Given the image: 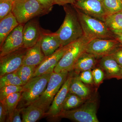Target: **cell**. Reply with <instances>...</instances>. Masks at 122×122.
<instances>
[{"mask_svg": "<svg viewBox=\"0 0 122 122\" xmlns=\"http://www.w3.org/2000/svg\"><path fill=\"white\" fill-rule=\"evenodd\" d=\"M39 23L36 20H31L24 24L23 29V47L29 49L35 45L41 36Z\"/></svg>", "mask_w": 122, "mask_h": 122, "instance_id": "cell-14", "label": "cell"}, {"mask_svg": "<svg viewBox=\"0 0 122 122\" xmlns=\"http://www.w3.org/2000/svg\"><path fill=\"white\" fill-rule=\"evenodd\" d=\"M78 0H75V1H78Z\"/></svg>", "mask_w": 122, "mask_h": 122, "instance_id": "cell-40", "label": "cell"}, {"mask_svg": "<svg viewBox=\"0 0 122 122\" xmlns=\"http://www.w3.org/2000/svg\"><path fill=\"white\" fill-rule=\"evenodd\" d=\"M120 66H122V46H120L111 55Z\"/></svg>", "mask_w": 122, "mask_h": 122, "instance_id": "cell-34", "label": "cell"}, {"mask_svg": "<svg viewBox=\"0 0 122 122\" xmlns=\"http://www.w3.org/2000/svg\"><path fill=\"white\" fill-rule=\"evenodd\" d=\"M37 67L23 65L16 71L24 85L32 78Z\"/></svg>", "mask_w": 122, "mask_h": 122, "instance_id": "cell-26", "label": "cell"}, {"mask_svg": "<svg viewBox=\"0 0 122 122\" xmlns=\"http://www.w3.org/2000/svg\"><path fill=\"white\" fill-rule=\"evenodd\" d=\"M90 41L83 35L70 44L68 50L55 68L54 72L59 73L73 71L76 61L80 56L86 52L87 44Z\"/></svg>", "mask_w": 122, "mask_h": 122, "instance_id": "cell-4", "label": "cell"}, {"mask_svg": "<svg viewBox=\"0 0 122 122\" xmlns=\"http://www.w3.org/2000/svg\"><path fill=\"white\" fill-rule=\"evenodd\" d=\"M69 73L53 72L44 93L31 105L40 107L46 112L48 111L55 97L66 80Z\"/></svg>", "mask_w": 122, "mask_h": 122, "instance_id": "cell-6", "label": "cell"}, {"mask_svg": "<svg viewBox=\"0 0 122 122\" xmlns=\"http://www.w3.org/2000/svg\"><path fill=\"white\" fill-rule=\"evenodd\" d=\"M114 37L120 43V45L122 46V33L114 34Z\"/></svg>", "mask_w": 122, "mask_h": 122, "instance_id": "cell-37", "label": "cell"}, {"mask_svg": "<svg viewBox=\"0 0 122 122\" xmlns=\"http://www.w3.org/2000/svg\"><path fill=\"white\" fill-rule=\"evenodd\" d=\"M21 109L17 107L12 113L7 118L6 122H22V119L21 118L20 113Z\"/></svg>", "mask_w": 122, "mask_h": 122, "instance_id": "cell-32", "label": "cell"}, {"mask_svg": "<svg viewBox=\"0 0 122 122\" xmlns=\"http://www.w3.org/2000/svg\"><path fill=\"white\" fill-rule=\"evenodd\" d=\"M121 71H120V76H119V79H122V66H121Z\"/></svg>", "mask_w": 122, "mask_h": 122, "instance_id": "cell-38", "label": "cell"}, {"mask_svg": "<svg viewBox=\"0 0 122 122\" xmlns=\"http://www.w3.org/2000/svg\"><path fill=\"white\" fill-rule=\"evenodd\" d=\"M21 109L22 122H35L45 117V112L34 105H29Z\"/></svg>", "mask_w": 122, "mask_h": 122, "instance_id": "cell-21", "label": "cell"}, {"mask_svg": "<svg viewBox=\"0 0 122 122\" xmlns=\"http://www.w3.org/2000/svg\"><path fill=\"white\" fill-rule=\"evenodd\" d=\"M97 107L96 100L91 98L77 108L62 110L58 118H66L77 122H99Z\"/></svg>", "mask_w": 122, "mask_h": 122, "instance_id": "cell-7", "label": "cell"}, {"mask_svg": "<svg viewBox=\"0 0 122 122\" xmlns=\"http://www.w3.org/2000/svg\"><path fill=\"white\" fill-rule=\"evenodd\" d=\"M41 45L42 51L46 57L53 54L61 47L60 39L56 32L49 33L42 32Z\"/></svg>", "mask_w": 122, "mask_h": 122, "instance_id": "cell-16", "label": "cell"}, {"mask_svg": "<svg viewBox=\"0 0 122 122\" xmlns=\"http://www.w3.org/2000/svg\"><path fill=\"white\" fill-rule=\"evenodd\" d=\"M8 112L5 103L2 101L0 102V122H4L8 116Z\"/></svg>", "mask_w": 122, "mask_h": 122, "instance_id": "cell-33", "label": "cell"}, {"mask_svg": "<svg viewBox=\"0 0 122 122\" xmlns=\"http://www.w3.org/2000/svg\"><path fill=\"white\" fill-rule=\"evenodd\" d=\"M104 71L105 77L110 79L115 78L119 80L121 66L111 55H107L100 58L98 66Z\"/></svg>", "mask_w": 122, "mask_h": 122, "instance_id": "cell-15", "label": "cell"}, {"mask_svg": "<svg viewBox=\"0 0 122 122\" xmlns=\"http://www.w3.org/2000/svg\"><path fill=\"white\" fill-rule=\"evenodd\" d=\"M11 0L13 1H15L16 0Z\"/></svg>", "mask_w": 122, "mask_h": 122, "instance_id": "cell-39", "label": "cell"}, {"mask_svg": "<svg viewBox=\"0 0 122 122\" xmlns=\"http://www.w3.org/2000/svg\"><path fill=\"white\" fill-rule=\"evenodd\" d=\"M74 5L85 14L103 21L107 15L103 0H78Z\"/></svg>", "mask_w": 122, "mask_h": 122, "instance_id": "cell-12", "label": "cell"}, {"mask_svg": "<svg viewBox=\"0 0 122 122\" xmlns=\"http://www.w3.org/2000/svg\"><path fill=\"white\" fill-rule=\"evenodd\" d=\"M52 73L34 77L23 86L24 90L17 108L21 109L31 105L45 91Z\"/></svg>", "mask_w": 122, "mask_h": 122, "instance_id": "cell-3", "label": "cell"}, {"mask_svg": "<svg viewBox=\"0 0 122 122\" xmlns=\"http://www.w3.org/2000/svg\"><path fill=\"white\" fill-rule=\"evenodd\" d=\"M49 12L37 0H16L12 11L18 23L22 24Z\"/></svg>", "mask_w": 122, "mask_h": 122, "instance_id": "cell-5", "label": "cell"}, {"mask_svg": "<svg viewBox=\"0 0 122 122\" xmlns=\"http://www.w3.org/2000/svg\"><path fill=\"white\" fill-rule=\"evenodd\" d=\"M73 5L77 14L83 35L87 39L90 41L96 39H115L114 34L104 21L85 14Z\"/></svg>", "mask_w": 122, "mask_h": 122, "instance_id": "cell-2", "label": "cell"}, {"mask_svg": "<svg viewBox=\"0 0 122 122\" xmlns=\"http://www.w3.org/2000/svg\"><path fill=\"white\" fill-rule=\"evenodd\" d=\"M104 22L114 34L122 33V11L107 15Z\"/></svg>", "mask_w": 122, "mask_h": 122, "instance_id": "cell-22", "label": "cell"}, {"mask_svg": "<svg viewBox=\"0 0 122 122\" xmlns=\"http://www.w3.org/2000/svg\"><path fill=\"white\" fill-rule=\"evenodd\" d=\"M54 4L64 6L66 5H74L75 0H54Z\"/></svg>", "mask_w": 122, "mask_h": 122, "instance_id": "cell-36", "label": "cell"}, {"mask_svg": "<svg viewBox=\"0 0 122 122\" xmlns=\"http://www.w3.org/2000/svg\"><path fill=\"white\" fill-rule=\"evenodd\" d=\"M41 5L50 12L54 5V0H37Z\"/></svg>", "mask_w": 122, "mask_h": 122, "instance_id": "cell-35", "label": "cell"}, {"mask_svg": "<svg viewBox=\"0 0 122 122\" xmlns=\"http://www.w3.org/2000/svg\"><path fill=\"white\" fill-rule=\"evenodd\" d=\"M13 2L11 0H0V20L12 12Z\"/></svg>", "mask_w": 122, "mask_h": 122, "instance_id": "cell-29", "label": "cell"}, {"mask_svg": "<svg viewBox=\"0 0 122 122\" xmlns=\"http://www.w3.org/2000/svg\"><path fill=\"white\" fill-rule=\"evenodd\" d=\"M73 73H69L66 80L55 97L49 110L46 113L45 117L50 120H56L62 111L65 100L68 93L71 82L73 76Z\"/></svg>", "mask_w": 122, "mask_h": 122, "instance_id": "cell-9", "label": "cell"}, {"mask_svg": "<svg viewBox=\"0 0 122 122\" xmlns=\"http://www.w3.org/2000/svg\"><path fill=\"white\" fill-rule=\"evenodd\" d=\"M99 59L94 55L86 52L83 53L75 63L73 71L78 75L81 72L92 70L98 66Z\"/></svg>", "mask_w": 122, "mask_h": 122, "instance_id": "cell-17", "label": "cell"}, {"mask_svg": "<svg viewBox=\"0 0 122 122\" xmlns=\"http://www.w3.org/2000/svg\"><path fill=\"white\" fill-rule=\"evenodd\" d=\"M69 93L74 94L86 101L91 98V89L80 81L77 75L73 76L70 86Z\"/></svg>", "mask_w": 122, "mask_h": 122, "instance_id": "cell-20", "label": "cell"}, {"mask_svg": "<svg viewBox=\"0 0 122 122\" xmlns=\"http://www.w3.org/2000/svg\"><path fill=\"white\" fill-rule=\"evenodd\" d=\"M21 94L22 92L12 94L2 101L5 103L8 112V117L12 114L14 110L17 107L21 97Z\"/></svg>", "mask_w": 122, "mask_h": 122, "instance_id": "cell-25", "label": "cell"}, {"mask_svg": "<svg viewBox=\"0 0 122 122\" xmlns=\"http://www.w3.org/2000/svg\"><path fill=\"white\" fill-rule=\"evenodd\" d=\"M77 76L79 79L85 84L90 85L94 84L92 70L83 71Z\"/></svg>", "mask_w": 122, "mask_h": 122, "instance_id": "cell-31", "label": "cell"}, {"mask_svg": "<svg viewBox=\"0 0 122 122\" xmlns=\"http://www.w3.org/2000/svg\"><path fill=\"white\" fill-rule=\"evenodd\" d=\"M19 24L12 12L0 20V46L8 35Z\"/></svg>", "mask_w": 122, "mask_h": 122, "instance_id": "cell-19", "label": "cell"}, {"mask_svg": "<svg viewBox=\"0 0 122 122\" xmlns=\"http://www.w3.org/2000/svg\"><path fill=\"white\" fill-rule=\"evenodd\" d=\"M92 72L94 84L96 86H99L102 83L105 78V74L104 71L100 67L97 66L92 70Z\"/></svg>", "mask_w": 122, "mask_h": 122, "instance_id": "cell-30", "label": "cell"}, {"mask_svg": "<svg viewBox=\"0 0 122 122\" xmlns=\"http://www.w3.org/2000/svg\"><path fill=\"white\" fill-rule=\"evenodd\" d=\"M24 24H20L5 38L0 49V57L23 47Z\"/></svg>", "mask_w": 122, "mask_h": 122, "instance_id": "cell-11", "label": "cell"}, {"mask_svg": "<svg viewBox=\"0 0 122 122\" xmlns=\"http://www.w3.org/2000/svg\"><path fill=\"white\" fill-rule=\"evenodd\" d=\"M86 101L76 95L69 93L63 103L62 111L68 110L77 108Z\"/></svg>", "mask_w": 122, "mask_h": 122, "instance_id": "cell-23", "label": "cell"}, {"mask_svg": "<svg viewBox=\"0 0 122 122\" xmlns=\"http://www.w3.org/2000/svg\"><path fill=\"white\" fill-rule=\"evenodd\" d=\"M107 15L122 11V0H103Z\"/></svg>", "mask_w": 122, "mask_h": 122, "instance_id": "cell-27", "label": "cell"}, {"mask_svg": "<svg viewBox=\"0 0 122 122\" xmlns=\"http://www.w3.org/2000/svg\"><path fill=\"white\" fill-rule=\"evenodd\" d=\"M70 44L60 47L53 54L46 57L43 61L38 66L33 77L52 73L59 61L69 46Z\"/></svg>", "mask_w": 122, "mask_h": 122, "instance_id": "cell-13", "label": "cell"}, {"mask_svg": "<svg viewBox=\"0 0 122 122\" xmlns=\"http://www.w3.org/2000/svg\"><path fill=\"white\" fill-rule=\"evenodd\" d=\"M63 7L65 17L63 23L56 32L60 39L61 47L75 41L83 35V30L74 6L68 4Z\"/></svg>", "mask_w": 122, "mask_h": 122, "instance_id": "cell-1", "label": "cell"}, {"mask_svg": "<svg viewBox=\"0 0 122 122\" xmlns=\"http://www.w3.org/2000/svg\"><path fill=\"white\" fill-rule=\"evenodd\" d=\"M41 36L35 45L28 49L24 57L23 65L37 66L45 58L41 48Z\"/></svg>", "mask_w": 122, "mask_h": 122, "instance_id": "cell-18", "label": "cell"}, {"mask_svg": "<svg viewBox=\"0 0 122 122\" xmlns=\"http://www.w3.org/2000/svg\"><path fill=\"white\" fill-rule=\"evenodd\" d=\"M0 89L8 85L24 86L16 72L7 74L0 77Z\"/></svg>", "mask_w": 122, "mask_h": 122, "instance_id": "cell-24", "label": "cell"}, {"mask_svg": "<svg viewBox=\"0 0 122 122\" xmlns=\"http://www.w3.org/2000/svg\"><path fill=\"white\" fill-rule=\"evenodd\" d=\"M28 49L22 47L0 57V77L16 72L23 65L25 55Z\"/></svg>", "mask_w": 122, "mask_h": 122, "instance_id": "cell-8", "label": "cell"}, {"mask_svg": "<svg viewBox=\"0 0 122 122\" xmlns=\"http://www.w3.org/2000/svg\"><path fill=\"white\" fill-rule=\"evenodd\" d=\"M121 45L115 39H96L90 41L86 46V52L90 53L99 59L110 55Z\"/></svg>", "mask_w": 122, "mask_h": 122, "instance_id": "cell-10", "label": "cell"}, {"mask_svg": "<svg viewBox=\"0 0 122 122\" xmlns=\"http://www.w3.org/2000/svg\"><path fill=\"white\" fill-rule=\"evenodd\" d=\"M23 90V86H5L0 89V101H3L10 95L18 92H22Z\"/></svg>", "mask_w": 122, "mask_h": 122, "instance_id": "cell-28", "label": "cell"}]
</instances>
